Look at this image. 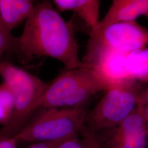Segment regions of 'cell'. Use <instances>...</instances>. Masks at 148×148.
Masks as SVG:
<instances>
[{"instance_id":"obj_1","label":"cell","mask_w":148,"mask_h":148,"mask_svg":"<svg viewBox=\"0 0 148 148\" xmlns=\"http://www.w3.org/2000/svg\"><path fill=\"white\" fill-rule=\"evenodd\" d=\"M13 48L27 61L48 57L58 60L68 70L90 66L79 58L73 24L65 21L49 1L35 5Z\"/></svg>"},{"instance_id":"obj_2","label":"cell","mask_w":148,"mask_h":148,"mask_svg":"<svg viewBox=\"0 0 148 148\" xmlns=\"http://www.w3.org/2000/svg\"><path fill=\"white\" fill-rule=\"evenodd\" d=\"M0 76L14 95V104L8 121L0 129V140L13 138L40 109V103L48 84L25 70L7 62H0Z\"/></svg>"},{"instance_id":"obj_3","label":"cell","mask_w":148,"mask_h":148,"mask_svg":"<svg viewBox=\"0 0 148 148\" xmlns=\"http://www.w3.org/2000/svg\"><path fill=\"white\" fill-rule=\"evenodd\" d=\"M110 85L90 66L67 70L48 85L40 103V108H69L84 106L97 93Z\"/></svg>"},{"instance_id":"obj_4","label":"cell","mask_w":148,"mask_h":148,"mask_svg":"<svg viewBox=\"0 0 148 148\" xmlns=\"http://www.w3.org/2000/svg\"><path fill=\"white\" fill-rule=\"evenodd\" d=\"M148 47V29L136 21L97 25L90 31L82 60L94 68L111 55L126 54Z\"/></svg>"},{"instance_id":"obj_5","label":"cell","mask_w":148,"mask_h":148,"mask_svg":"<svg viewBox=\"0 0 148 148\" xmlns=\"http://www.w3.org/2000/svg\"><path fill=\"white\" fill-rule=\"evenodd\" d=\"M43 109L13 137L17 142L59 141L79 135L89 111L86 104Z\"/></svg>"},{"instance_id":"obj_6","label":"cell","mask_w":148,"mask_h":148,"mask_svg":"<svg viewBox=\"0 0 148 148\" xmlns=\"http://www.w3.org/2000/svg\"><path fill=\"white\" fill-rule=\"evenodd\" d=\"M144 85L129 78L111 82L101 100L88 112L85 126L96 133L116 126L137 109Z\"/></svg>"},{"instance_id":"obj_7","label":"cell","mask_w":148,"mask_h":148,"mask_svg":"<svg viewBox=\"0 0 148 148\" xmlns=\"http://www.w3.org/2000/svg\"><path fill=\"white\" fill-rule=\"evenodd\" d=\"M146 130L145 121L137 109L116 126L95 133L101 145L117 143L133 137Z\"/></svg>"},{"instance_id":"obj_8","label":"cell","mask_w":148,"mask_h":148,"mask_svg":"<svg viewBox=\"0 0 148 148\" xmlns=\"http://www.w3.org/2000/svg\"><path fill=\"white\" fill-rule=\"evenodd\" d=\"M148 16V0H114L98 25L136 21L140 16Z\"/></svg>"},{"instance_id":"obj_9","label":"cell","mask_w":148,"mask_h":148,"mask_svg":"<svg viewBox=\"0 0 148 148\" xmlns=\"http://www.w3.org/2000/svg\"><path fill=\"white\" fill-rule=\"evenodd\" d=\"M59 10L72 11L85 22L90 31L98 25L101 2L98 0H54Z\"/></svg>"},{"instance_id":"obj_10","label":"cell","mask_w":148,"mask_h":148,"mask_svg":"<svg viewBox=\"0 0 148 148\" xmlns=\"http://www.w3.org/2000/svg\"><path fill=\"white\" fill-rule=\"evenodd\" d=\"M35 5L31 0H0V14L7 31L12 30L30 17Z\"/></svg>"},{"instance_id":"obj_11","label":"cell","mask_w":148,"mask_h":148,"mask_svg":"<svg viewBox=\"0 0 148 148\" xmlns=\"http://www.w3.org/2000/svg\"><path fill=\"white\" fill-rule=\"evenodd\" d=\"M120 63L123 79L129 78L148 85V47L122 55Z\"/></svg>"},{"instance_id":"obj_12","label":"cell","mask_w":148,"mask_h":148,"mask_svg":"<svg viewBox=\"0 0 148 148\" xmlns=\"http://www.w3.org/2000/svg\"><path fill=\"white\" fill-rule=\"evenodd\" d=\"M79 135L64 140L57 148H102L98 140L95 133L90 131L86 126L82 128Z\"/></svg>"},{"instance_id":"obj_13","label":"cell","mask_w":148,"mask_h":148,"mask_svg":"<svg viewBox=\"0 0 148 148\" xmlns=\"http://www.w3.org/2000/svg\"><path fill=\"white\" fill-rule=\"evenodd\" d=\"M14 95L10 86L3 82L0 84V125H5L12 113Z\"/></svg>"},{"instance_id":"obj_14","label":"cell","mask_w":148,"mask_h":148,"mask_svg":"<svg viewBox=\"0 0 148 148\" xmlns=\"http://www.w3.org/2000/svg\"><path fill=\"white\" fill-rule=\"evenodd\" d=\"M101 147L102 148H148V133L145 130L133 137L117 143L102 145Z\"/></svg>"},{"instance_id":"obj_15","label":"cell","mask_w":148,"mask_h":148,"mask_svg":"<svg viewBox=\"0 0 148 148\" xmlns=\"http://www.w3.org/2000/svg\"><path fill=\"white\" fill-rule=\"evenodd\" d=\"M16 37H10L0 32V58L8 49L13 48Z\"/></svg>"},{"instance_id":"obj_16","label":"cell","mask_w":148,"mask_h":148,"mask_svg":"<svg viewBox=\"0 0 148 148\" xmlns=\"http://www.w3.org/2000/svg\"><path fill=\"white\" fill-rule=\"evenodd\" d=\"M63 140L37 142L32 144L27 148H57L59 144Z\"/></svg>"},{"instance_id":"obj_17","label":"cell","mask_w":148,"mask_h":148,"mask_svg":"<svg viewBox=\"0 0 148 148\" xmlns=\"http://www.w3.org/2000/svg\"><path fill=\"white\" fill-rule=\"evenodd\" d=\"M17 142L14 138H5L0 140V148H16Z\"/></svg>"},{"instance_id":"obj_18","label":"cell","mask_w":148,"mask_h":148,"mask_svg":"<svg viewBox=\"0 0 148 148\" xmlns=\"http://www.w3.org/2000/svg\"><path fill=\"white\" fill-rule=\"evenodd\" d=\"M137 108L143 116L148 136V106H138Z\"/></svg>"},{"instance_id":"obj_19","label":"cell","mask_w":148,"mask_h":148,"mask_svg":"<svg viewBox=\"0 0 148 148\" xmlns=\"http://www.w3.org/2000/svg\"><path fill=\"white\" fill-rule=\"evenodd\" d=\"M0 32H3L4 34H5V35H7L8 36H10V37H12L13 36L11 33L8 32L7 31V30L5 29V27H4L2 21V19H1V14H0Z\"/></svg>"},{"instance_id":"obj_20","label":"cell","mask_w":148,"mask_h":148,"mask_svg":"<svg viewBox=\"0 0 148 148\" xmlns=\"http://www.w3.org/2000/svg\"></svg>"},{"instance_id":"obj_21","label":"cell","mask_w":148,"mask_h":148,"mask_svg":"<svg viewBox=\"0 0 148 148\" xmlns=\"http://www.w3.org/2000/svg\"></svg>"}]
</instances>
